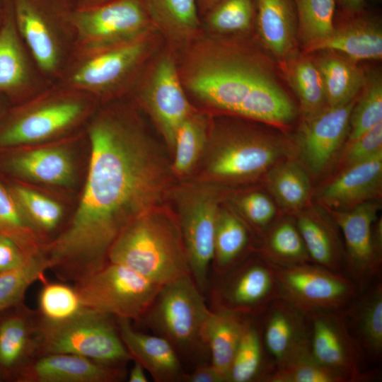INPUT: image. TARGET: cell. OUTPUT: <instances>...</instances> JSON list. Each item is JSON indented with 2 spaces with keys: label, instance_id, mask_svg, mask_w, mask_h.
Returning a JSON list of instances; mask_svg holds the SVG:
<instances>
[{
  "label": "cell",
  "instance_id": "obj_1",
  "mask_svg": "<svg viewBox=\"0 0 382 382\" xmlns=\"http://www.w3.org/2000/svg\"><path fill=\"white\" fill-rule=\"evenodd\" d=\"M89 156L76 207L45 245L47 266L62 281H79L108 261L133 220L158 207L170 190L171 163L119 99L100 103L87 123Z\"/></svg>",
  "mask_w": 382,
  "mask_h": 382
},
{
  "label": "cell",
  "instance_id": "obj_2",
  "mask_svg": "<svg viewBox=\"0 0 382 382\" xmlns=\"http://www.w3.org/2000/svg\"><path fill=\"white\" fill-rule=\"evenodd\" d=\"M182 83L202 103L274 125L294 120V103L270 70L253 55L216 41H204L189 53Z\"/></svg>",
  "mask_w": 382,
  "mask_h": 382
},
{
  "label": "cell",
  "instance_id": "obj_3",
  "mask_svg": "<svg viewBox=\"0 0 382 382\" xmlns=\"http://www.w3.org/2000/svg\"><path fill=\"white\" fill-rule=\"evenodd\" d=\"M83 91L53 83L10 106L0 122V149L61 140L85 129L99 105Z\"/></svg>",
  "mask_w": 382,
  "mask_h": 382
},
{
  "label": "cell",
  "instance_id": "obj_4",
  "mask_svg": "<svg viewBox=\"0 0 382 382\" xmlns=\"http://www.w3.org/2000/svg\"><path fill=\"white\" fill-rule=\"evenodd\" d=\"M108 261L160 285L190 274L177 216L159 206L122 231L109 250Z\"/></svg>",
  "mask_w": 382,
  "mask_h": 382
},
{
  "label": "cell",
  "instance_id": "obj_5",
  "mask_svg": "<svg viewBox=\"0 0 382 382\" xmlns=\"http://www.w3.org/2000/svg\"><path fill=\"white\" fill-rule=\"evenodd\" d=\"M89 156L86 130L45 144L0 149V180L71 201L79 195Z\"/></svg>",
  "mask_w": 382,
  "mask_h": 382
},
{
  "label": "cell",
  "instance_id": "obj_6",
  "mask_svg": "<svg viewBox=\"0 0 382 382\" xmlns=\"http://www.w3.org/2000/svg\"><path fill=\"white\" fill-rule=\"evenodd\" d=\"M287 151L286 141L272 132L233 124L219 126L209 134L201 180L223 185L255 180Z\"/></svg>",
  "mask_w": 382,
  "mask_h": 382
},
{
  "label": "cell",
  "instance_id": "obj_7",
  "mask_svg": "<svg viewBox=\"0 0 382 382\" xmlns=\"http://www.w3.org/2000/svg\"><path fill=\"white\" fill-rule=\"evenodd\" d=\"M17 29L44 77L55 83L71 59L76 0H12Z\"/></svg>",
  "mask_w": 382,
  "mask_h": 382
},
{
  "label": "cell",
  "instance_id": "obj_8",
  "mask_svg": "<svg viewBox=\"0 0 382 382\" xmlns=\"http://www.w3.org/2000/svg\"><path fill=\"white\" fill-rule=\"evenodd\" d=\"M112 316L83 308L62 320L37 316L35 357L72 354L110 366H122L131 358Z\"/></svg>",
  "mask_w": 382,
  "mask_h": 382
},
{
  "label": "cell",
  "instance_id": "obj_9",
  "mask_svg": "<svg viewBox=\"0 0 382 382\" xmlns=\"http://www.w3.org/2000/svg\"><path fill=\"white\" fill-rule=\"evenodd\" d=\"M150 49L148 37L100 52L74 55L58 83L93 97L100 104L132 88Z\"/></svg>",
  "mask_w": 382,
  "mask_h": 382
},
{
  "label": "cell",
  "instance_id": "obj_10",
  "mask_svg": "<svg viewBox=\"0 0 382 382\" xmlns=\"http://www.w3.org/2000/svg\"><path fill=\"white\" fill-rule=\"evenodd\" d=\"M221 185L201 180L180 185L173 190L190 274L203 293L214 257V234Z\"/></svg>",
  "mask_w": 382,
  "mask_h": 382
},
{
  "label": "cell",
  "instance_id": "obj_11",
  "mask_svg": "<svg viewBox=\"0 0 382 382\" xmlns=\"http://www.w3.org/2000/svg\"><path fill=\"white\" fill-rule=\"evenodd\" d=\"M74 283L83 308L129 320H142L163 286L110 261Z\"/></svg>",
  "mask_w": 382,
  "mask_h": 382
},
{
  "label": "cell",
  "instance_id": "obj_12",
  "mask_svg": "<svg viewBox=\"0 0 382 382\" xmlns=\"http://www.w3.org/2000/svg\"><path fill=\"white\" fill-rule=\"evenodd\" d=\"M71 20L75 33L74 55L141 40L154 28L141 0H114L93 7H76Z\"/></svg>",
  "mask_w": 382,
  "mask_h": 382
},
{
  "label": "cell",
  "instance_id": "obj_13",
  "mask_svg": "<svg viewBox=\"0 0 382 382\" xmlns=\"http://www.w3.org/2000/svg\"><path fill=\"white\" fill-rule=\"evenodd\" d=\"M209 313L190 274L163 285L142 319L175 349L187 350L203 343L202 328Z\"/></svg>",
  "mask_w": 382,
  "mask_h": 382
},
{
  "label": "cell",
  "instance_id": "obj_14",
  "mask_svg": "<svg viewBox=\"0 0 382 382\" xmlns=\"http://www.w3.org/2000/svg\"><path fill=\"white\" fill-rule=\"evenodd\" d=\"M272 265L279 298L306 315L316 311H342L359 294L352 279L315 263Z\"/></svg>",
  "mask_w": 382,
  "mask_h": 382
},
{
  "label": "cell",
  "instance_id": "obj_15",
  "mask_svg": "<svg viewBox=\"0 0 382 382\" xmlns=\"http://www.w3.org/2000/svg\"><path fill=\"white\" fill-rule=\"evenodd\" d=\"M139 88L137 102L151 117L172 153L180 125L195 112L173 57H161Z\"/></svg>",
  "mask_w": 382,
  "mask_h": 382
},
{
  "label": "cell",
  "instance_id": "obj_16",
  "mask_svg": "<svg viewBox=\"0 0 382 382\" xmlns=\"http://www.w3.org/2000/svg\"><path fill=\"white\" fill-rule=\"evenodd\" d=\"M0 27V93L12 105L42 92L50 83L42 75L17 29L12 0H2Z\"/></svg>",
  "mask_w": 382,
  "mask_h": 382
},
{
  "label": "cell",
  "instance_id": "obj_17",
  "mask_svg": "<svg viewBox=\"0 0 382 382\" xmlns=\"http://www.w3.org/2000/svg\"><path fill=\"white\" fill-rule=\"evenodd\" d=\"M310 350L321 364L335 370L349 382L367 381L373 372H363L362 354L350 334L341 311H316L308 315Z\"/></svg>",
  "mask_w": 382,
  "mask_h": 382
},
{
  "label": "cell",
  "instance_id": "obj_18",
  "mask_svg": "<svg viewBox=\"0 0 382 382\" xmlns=\"http://www.w3.org/2000/svg\"><path fill=\"white\" fill-rule=\"evenodd\" d=\"M378 209V204L371 200L349 209H328L342 233L349 272L361 282L381 267V231L378 227L374 233L372 228Z\"/></svg>",
  "mask_w": 382,
  "mask_h": 382
},
{
  "label": "cell",
  "instance_id": "obj_19",
  "mask_svg": "<svg viewBox=\"0 0 382 382\" xmlns=\"http://www.w3.org/2000/svg\"><path fill=\"white\" fill-rule=\"evenodd\" d=\"M224 274L218 306L243 316L256 314L279 298L273 266L265 259L248 262Z\"/></svg>",
  "mask_w": 382,
  "mask_h": 382
},
{
  "label": "cell",
  "instance_id": "obj_20",
  "mask_svg": "<svg viewBox=\"0 0 382 382\" xmlns=\"http://www.w3.org/2000/svg\"><path fill=\"white\" fill-rule=\"evenodd\" d=\"M263 313L262 340L274 360L273 369L311 351L308 315L280 298L272 301Z\"/></svg>",
  "mask_w": 382,
  "mask_h": 382
},
{
  "label": "cell",
  "instance_id": "obj_21",
  "mask_svg": "<svg viewBox=\"0 0 382 382\" xmlns=\"http://www.w3.org/2000/svg\"><path fill=\"white\" fill-rule=\"evenodd\" d=\"M122 366H110L72 354L34 357L13 379L16 382H117L125 377Z\"/></svg>",
  "mask_w": 382,
  "mask_h": 382
},
{
  "label": "cell",
  "instance_id": "obj_22",
  "mask_svg": "<svg viewBox=\"0 0 382 382\" xmlns=\"http://www.w3.org/2000/svg\"><path fill=\"white\" fill-rule=\"evenodd\" d=\"M356 98L327 107L307 119L300 137V152L307 167L321 172L339 149L349 129L350 115Z\"/></svg>",
  "mask_w": 382,
  "mask_h": 382
},
{
  "label": "cell",
  "instance_id": "obj_23",
  "mask_svg": "<svg viewBox=\"0 0 382 382\" xmlns=\"http://www.w3.org/2000/svg\"><path fill=\"white\" fill-rule=\"evenodd\" d=\"M345 21L324 40L306 48L307 52L332 50L352 61L382 58V30L379 16L366 9Z\"/></svg>",
  "mask_w": 382,
  "mask_h": 382
},
{
  "label": "cell",
  "instance_id": "obj_24",
  "mask_svg": "<svg viewBox=\"0 0 382 382\" xmlns=\"http://www.w3.org/2000/svg\"><path fill=\"white\" fill-rule=\"evenodd\" d=\"M382 183V152L347 166L345 170L320 192L326 208L352 209L379 195Z\"/></svg>",
  "mask_w": 382,
  "mask_h": 382
},
{
  "label": "cell",
  "instance_id": "obj_25",
  "mask_svg": "<svg viewBox=\"0 0 382 382\" xmlns=\"http://www.w3.org/2000/svg\"><path fill=\"white\" fill-rule=\"evenodd\" d=\"M37 313L22 303L0 313V378L13 381L35 357Z\"/></svg>",
  "mask_w": 382,
  "mask_h": 382
},
{
  "label": "cell",
  "instance_id": "obj_26",
  "mask_svg": "<svg viewBox=\"0 0 382 382\" xmlns=\"http://www.w3.org/2000/svg\"><path fill=\"white\" fill-rule=\"evenodd\" d=\"M117 319L122 341L130 357L157 382L183 381L184 373L177 350L165 337L135 330L130 320Z\"/></svg>",
  "mask_w": 382,
  "mask_h": 382
},
{
  "label": "cell",
  "instance_id": "obj_27",
  "mask_svg": "<svg viewBox=\"0 0 382 382\" xmlns=\"http://www.w3.org/2000/svg\"><path fill=\"white\" fill-rule=\"evenodd\" d=\"M362 355L378 363L382 354V284L378 281L341 311Z\"/></svg>",
  "mask_w": 382,
  "mask_h": 382
},
{
  "label": "cell",
  "instance_id": "obj_28",
  "mask_svg": "<svg viewBox=\"0 0 382 382\" xmlns=\"http://www.w3.org/2000/svg\"><path fill=\"white\" fill-rule=\"evenodd\" d=\"M45 245L61 231L69 216L64 199L25 184L2 180Z\"/></svg>",
  "mask_w": 382,
  "mask_h": 382
},
{
  "label": "cell",
  "instance_id": "obj_29",
  "mask_svg": "<svg viewBox=\"0 0 382 382\" xmlns=\"http://www.w3.org/2000/svg\"><path fill=\"white\" fill-rule=\"evenodd\" d=\"M255 23L267 48L279 59L287 58L298 30L295 0H257Z\"/></svg>",
  "mask_w": 382,
  "mask_h": 382
},
{
  "label": "cell",
  "instance_id": "obj_30",
  "mask_svg": "<svg viewBox=\"0 0 382 382\" xmlns=\"http://www.w3.org/2000/svg\"><path fill=\"white\" fill-rule=\"evenodd\" d=\"M246 320L241 314L217 306L210 311L202 328V340L209 347L211 364L226 381Z\"/></svg>",
  "mask_w": 382,
  "mask_h": 382
},
{
  "label": "cell",
  "instance_id": "obj_31",
  "mask_svg": "<svg viewBox=\"0 0 382 382\" xmlns=\"http://www.w3.org/2000/svg\"><path fill=\"white\" fill-rule=\"evenodd\" d=\"M154 28L170 41L183 43L197 35L200 18L197 0H141Z\"/></svg>",
  "mask_w": 382,
  "mask_h": 382
},
{
  "label": "cell",
  "instance_id": "obj_32",
  "mask_svg": "<svg viewBox=\"0 0 382 382\" xmlns=\"http://www.w3.org/2000/svg\"><path fill=\"white\" fill-rule=\"evenodd\" d=\"M296 225L312 262L342 272V253L336 231L320 216L305 212L297 217Z\"/></svg>",
  "mask_w": 382,
  "mask_h": 382
},
{
  "label": "cell",
  "instance_id": "obj_33",
  "mask_svg": "<svg viewBox=\"0 0 382 382\" xmlns=\"http://www.w3.org/2000/svg\"><path fill=\"white\" fill-rule=\"evenodd\" d=\"M316 64L322 75L330 107L352 100L364 85L366 75L349 59L329 54L320 58Z\"/></svg>",
  "mask_w": 382,
  "mask_h": 382
},
{
  "label": "cell",
  "instance_id": "obj_34",
  "mask_svg": "<svg viewBox=\"0 0 382 382\" xmlns=\"http://www.w3.org/2000/svg\"><path fill=\"white\" fill-rule=\"evenodd\" d=\"M209 134L205 117L196 112L182 122L176 132L172 152L174 175L185 176L195 168L205 151Z\"/></svg>",
  "mask_w": 382,
  "mask_h": 382
},
{
  "label": "cell",
  "instance_id": "obj_35",
  "mask_svg": "<svg viewBox=\"0 0 382 382\" xmlns=\"http://www.w3.org/2000/svg\"><path fill=\"white\" fill-rule=\"evenodd\" d=\"M248 240V229L243 221L232 212L220 207L216 224L212 261L219 274H224L233 268Z\"/></svg>",
  "mask_w": 382,
  "mask_h": 382
},
{
  "label": "cell",
  "instance_id": "obj_36",
  "mask_svg": "<svg viewBox=\"0 0 382 382\" xmlns=\"http://www.w3.org/2000/svg\"><path fill=\"white\" fill-rule=\"evenodd\" d=\"M267 174V186L282 206L297 210L306 204L311 184L299 164L291 161L275 164Z\"/></svg>",
  "mask_w": 382,
  "mask_h": 382
},
{
  "label": "cell",
  "instance_id": "obj_37",
  "mask_svg": "<svg viewBox=\"0 0 382 382\" xmlns=\"http://www.w3.org/2000/svg\"><path fill=\"white\" fill-rule=\"evenodd\" d=\"M0 233L12 239L29 257L43 255L45 244L38 237L14 197L0 180Z\"/></svg>",
  "mask_w": 382,
  "mask_h": 382
},
{
  "label": "cell",
  "instance_id": "obj_38",
  "mask_svg": "<svg viewBox=\"0 0 382 382\" xmlns=\"http://www.w3.org/2000/svg\"><path fill=\"white\" fill-rule=\"evenodd\" d=\"M263 253L264 259L274 265L312 262L296 224L290 220H283L270 230Z\"/></svg>",
  "mask_w": 382,
  "mask_h": 382
},
{
  "label": "cell",
  "instance_id": "obj_39",
  "mask_svg": "<svg viewBox=\"0 0 382 382\" xmlns=\"http://www.w3.org/2000/svg\"><path fill=\"white\" fill-rule=\"evenodd\" d=\"M299 35L305 49L334 30L335 0H295Z\"/></svg>",
  "mask_w": 382,
  "mask_h": 382
},
{
  "label": "cell",
  "instance_id": "obj_40",
  "mask_svg": "<svg viewBox=\"0 0 382 382\" xmlns=\"http://www.w3.org/2000/svg\"><path fill=\"white\" fill-rule=\"evenodd\" d=\"M288 76L306 119L325 108L327 98L324 83L315 63L307 59H300L292 63Z\"/></svg>",
  "mask_w": 382,
  "mask_h": 382
},
{
  "label": "cell",
  "instance_id": "obj_41",
  "mask_svg": "<svg viewBox=\"0 0 382 382\" xmlns=\"http://www.w3.org/2000/svg\"><path fill=\"white\" fill-rule=\"evenodd\" d=\"M361 94L350 115L349 142L382 122V79L379 71L366 75Z\"/></svg>",
  "mask_w": 382,
  "mask_h": 382
},
{
  "label": "cell",
  "instance_id": "obj_42",
  "mask_svg": "<svg viewBox=\"0 0 382 382\" xmlns=\"http://www.w3.org/2000/svg\"><path fill=\"white\" fill-rule=\"evenodd\" d=\"M256 11L257 0H220L203 16L209 30L230 34L249 30Z\"/></svg>",
  "mask_w": 382,
  "mask_h": 382
},
{
  "label": "cell",
  "instance_id": "obj_43",
  "mask_svg": "<svg viewBox=\"0 0 382 382\" xmlns=\"http://www.w3.org/2000/svg\"><path fill=\"white\" fill-rule=\"evenodd\" d=\"M263 343L255 325L246 320L231 366L229 382H250L260 377Z\"/></svg>",
  "mask_w": 382,
  "mask_h": 382
},
{
  "label": "cell",
  "instance_id": "obj_44",
  "mask_svg": "<svg viewBox=\"0 0 382 382\" xmlns=\"http://www.w3.org/2000/svg\"><path fill=\"white\" fill-rule=\"evenodd\" d=\"M47 270L44 256H40L19 268L0 272V313L22 303L29 286L42 280Z\"/></svg>",
  "mask_w": 382,
  "mask_h": 382
},
{
  "label": "cell",
  "instance_id": "obj_45",
  "mask_svg": "<svg viewBox=\"0 0 382 382\" xmlns=\"http://www.w3.org/2000/svg\"><path fill=\"white\" fill-rule=\"evenodd\" d=\"M268 382H349L343 374L318 361L311 351L277 368L265 377Z\"/></svg>",
  "mask_w": 382,
  "mask_h": 382
},
{
  "label": "cell",
  "instance_id": "obj_46",
  "mask_svg": "<svg viewBox=\"0 0 382 382\" xmlns=\"http://www.w3.org/2000/svg\"><path fill=\"white\" fill-rule=\"evenodd\" d=\"M37 314L49 320L71 318L83 308L74 286L64 283H45L38 296Z\"/></svg>",
  "mask_w": 382,
  "mask_h": 382
},
{
  "label": "cell",
  "instance_id": "obj_47",
  "mask_svg": "<svg viewBox=\"0 0 382 382\" xmlns=\"http://www.w3.org/2000/svg\"><path fill=\"white\" fill-rule=\"evenodd\" d=\"M236 204L243 216L255 227L265 228L273 220L276 208L272 199L260 192L241 195Z\"/></svg>",
  "mask_w": 382,
  "mask_h": 382
},
{
  "label": "cell",
  "instance_id": "obj_48",
  "mask_svg": "<svg viewBox=\"0 0 382 382\" xmlns=\"http://www.w3.org/2000/svg\"><path fill=\"white\" fill-rule=\"evenodd\" d=\"M382 152V122L349 142L344 156L346 166L366 160Z\"/></svg>",
  "mask_w": 382,
  "mask_h": 382
},
{
  "label": "cell",
  "instance_id": "obj_49",
  "mask_svg": "<svg viewBox=\"0 0 382 382\" xmlns=\"http://www.w3.org/2000/svg\"><path fill=\"white\" fill-rule=\"evenodd\" d=\"M33 257H35L28 256L12 239L0 233V272L19 268Z\"/></svg>",
  "mask_w": 382,
  "mask_h": 382
},
{
  "label": "cell",
  "instance_id": "obj_50",
  "mask_svg": "<svg viewBox=\"0 0 382 382\" xmlns=\"http://www.w3.org/2000/svg\"><path fill=\"white\" fill-rule=\"evenodd\" d=\"M186 382H226L225 377L212 364H201L190 374H184Z\"/></svg>",
  "mask_w": 382,
  "mask_h": 382
},
{
  "label": "cell",
  "instance_id": "obj_51",
  "mask_svg": "<svg viewBox=\"0 0 382 382\" xmlns=\"http://www.w3.org/2000/svg\"><path fill=\"white\" fill-rule=\"evenodd\" d=\"M335 3L345 16H354L366 9L365 0H335Z\"/></svg>",
  "mask_w": 382,
  "mask_h": 382
},
{
  "label": "cell",
  "instance_id": "obj_52",
  "mask_svg": "<svg viewBox=\"0 0 382 382\" xmlns=\"http://www.w3.org/2000/svg\"><path fill=\"white\" fill-rule=\"evenodd\" d=\"M129 382H147V377L145 374L144 368L137 361L132 367L128 377Z\"/></svg>",
  "mask_w": 382,
  "mask_h": 382
},
{
  "label": "cell",
  "instance_id": "obj_53",
  "mask_svg": "<svg viewBox=\"0 0 382 382\" xmlns=\"http://www.w3.org/2000/svg\"><path fill=\"white\" fill-rule=\"evenodd\" d=\"M220 0H197L199 13L201 16L204 15Z\"/></svg>",
  "mask_w": 382,
  "mask_h": 382
},
{
  "label": "cell",
  "instance_id": "obj_54",
  "mask_svg": "<svg viewBox=\"0 0 382 382\" xmlns=\"http://www.w3.org/2000/svg\"><path fill=\"white\" fill-rule=\"evenodd\" d=\"M114 0H76V7L88 8L101 5Z\"/></svg>",
  "mask_w": 382,
  "mask_h": 382
},
{
  "label": "cell",
  "instance_id": "obj_55",
  "mask_svg": "<svg viewBox=\"0 0 382 382\" xmlns=\"http://www.w3.org/2000/svg\"><path fill=\"white\" fill-rule=\"evenodd\" d=\"M11 105V104L8 98L0 93V122Z\"/></svg>",
  "mask_w": 382,
  "mask_h": 382
},
{
  "label": "cell",
  "instance_id": "obj_56",
  "mask_svg": "<svg viewBox=\"0 0 382 382\" xmlns=\"http://www.w3.org/2000/svg\"><path fill=\"white\" fill-rule=\"evenodd\" d=\"M3 18H4V11H3L2 6H0V27L3 21Z\"/></svg>",
  "mask_w": 382,
  "mask_h": 382
},
{
  "label": "cell",
  "instance_id": "obj_57",
  "mask_svg": "<svg viewBox=\"0 0 382 382\" xmlns=\"http://www.w3.org/2000/svg\"><path fill=\"white\" fill-rule=\"evenodd\" d=\"M2 0H0V6H1Z\"/></svg>",
  "mask_w": 382,
  "mask_h": 382
},
{
  "label": "cell",
  "instance_id": "obj_58",
  "mask_svg": "<svg viewBox=\"0 0 382 382\" xmlns=\"http://www.w3.org/2000/svg\"><path fill=\"white\" fill-rule=\"evenodd\" d=\"M0 379H1V378H0Z\"/></svg>",
  "mask_w": 382,
  "mask_h": 382
}]
</instances>
